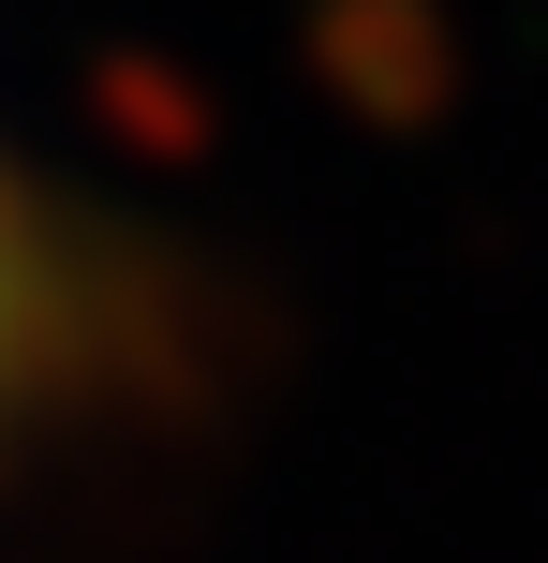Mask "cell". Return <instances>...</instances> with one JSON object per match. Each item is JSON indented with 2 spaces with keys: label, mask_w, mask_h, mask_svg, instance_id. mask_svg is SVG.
<instances>
[{
  "label": "cell",
  "mask_w": 548,
  "mask_h": 563,
  "mask_svg": "<svg viewBox=\"0 0 548 563\" xmlns=\"http://www.w3.org/2000/svg\"><path fill=\"white\" fill-rule=\"evenodd\" d=\"M45 356H59V267H45V223H30L15 164H0V445L45 400Z\"/></svg>",
  "instance_id": "obj_1"
}]
</instances>
